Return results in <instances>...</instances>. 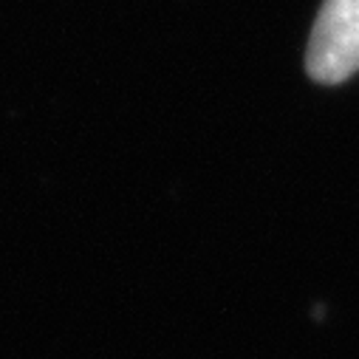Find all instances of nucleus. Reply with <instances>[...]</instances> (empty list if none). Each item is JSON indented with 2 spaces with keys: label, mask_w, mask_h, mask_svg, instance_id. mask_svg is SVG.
Wrapping results in <instances>:
<instances>
[{
  "label": "nucleus",
  "mask_w": 359,
  "mask_h": 359,
  "mask_svg": "<svg viewBox=\"0 0 359 359\" xmlns=\"http://www.w3.org/2000/svg\"><path fill=\"white\" fill-rule=\"evenodd\" d=\"M306 68L323 85H337L359 71V0L323 4L309 37Z\"/></svg>",
  "instance_id": "f257e3e1"
}]
</instances>
